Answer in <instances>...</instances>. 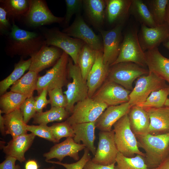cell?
<instances>
[{"label":"cell","mask_w":169,"mask_h":169,"mask_svg":"<svg viewBox=\"0 0 169 169\" xmlns=\"http://www.w3.org/2000/svg\"><path fill=\"white\" fill-rule=\"evenodd\" d=\"M115 163L108 165H103L95 163L90 159L86 163L83 169H116Z\"/></svg>","instance_id":"obj_48"},{"label":"cell","mask_w":169,"mask_h":169,"mask_svg":"<svg viewBox=\"0 0 169 169\" xmlns=\"http://www.w3.org/2000/svg\"><path fill=\"white\" fill-rule=\"evenodd\" d=\"M38 73L29 70L10 88V90L26 96H33L36 90Z\"/></svg>","instance_id":"obj_29"},{"label":"cell","mask_w":169,"mask_h":169,"mask_svg":"<svg viewBox=\"0 0 169 169\" xmlns=\"http://www.w3.org/2000/svg\"><path fill=\"white\" fill-rule=\"evenodd\" d=\"M29 7L23 17L26 24L36 27L53 23L63 22L64 17L54 16L48 7L45 1L42 0H28Z\"/></svg>","instance_id":"obj_11"},{"label":"cell","mask_w":169,"mask_h":169,"mask_svg":"<svg viewBox=\"0 0 169 169\" xmlns=\"http://www.w3.org/2000/svg\"><path fill=\"white\" fill-rule=\"evenodd\" d=\"M69 56L63 51L53 67L43 75L38 77L36 90L38 95L44 90L48 91L56 88H62L66 84Z\"/></svg>","instance_id":"obj_6"},{"label":"cell","mask_w":169,"mask_h":169,"mask_svg":"<svg viewBox=\"0 0 169 169\" xmlns=\"http://www.w3.org/2000/svg\"><path fill=\"white\" fill-rule=\"evenodd\" d=\"M168 85L166 81L153 73L149 72L139 77L129 95V103L133 106L144 102L153 92Z\"/></svg>","instance_id":"obj_10"},{"label":"cell","mask_w":169,"mask_h":169,"mask_svg":"<svg viewBox=\"0 0 169 169\" xmlns=\"http://www.w3.org/2000/svg\"><path fill=\"white\" fill-rule=\"evenodd\" d=\"M126 62H133L144 68L147 66L145 52L140 44L136 30H131L125 34L119 56L112 65Z\"/></svg>","instance_id":"obj_8"},{"label":"cell","mask_w":169,"mask_h":169,"mask_svg":"<svg viewBox=\"0 0 169 169\" xmlns=\"http://www.w3.org/2000/svg\"><path fill=\"white\" fill-rule=\"evenodd\" d=\"M129 14L133 16L141 24L151 28L157 25L143 1L132 0Z\"/></svg>","instance_id":"obj_31"},{"label":"cell","mask_w":169,"mask_h":169,"mask_svg":"<svg viewBox=\"0 0 169 169\" xmlns=\"http://www.w3.org/2000/svg\"><path fill=\"white\" fill-rule=\"evenodd\" d=\"M166 22L169 26V0L167 6L166 14ZM169 40V37L168 38Z\"/></svg>","instance_id":"obj_52"},{"label":"cell","mask_w":169,"mask_h":169,"mask_svg":"<svg viewBox=\"0 0 169 169\" xmlns=\"http://www.w3.org/2000/svg\"><path fill=\"white\" fill-rule=\"evenodd\" d=\"M110 66L103 63V51H97L95 62L86 80L88 97L91 98L106 79Z\"/></svg>","instance_id":"obj_19"},{"label":"cell","mask_w":169,"mask_h":169,"mask_svg":"<svg viewBox=\"0 0 169 169\" xmlns=\"http://www.w3.org/2000/svg\"><path fill=\"white\" fill-rule=\"evenodd\" d=\"M150 119L148 133L156 135L169 132V107L145 109Z\"/></svg>","instance_id":"obj_23"},{"label":"cell","mask_w":169,"mask_h":169,"mask_svg":"<svg viewBox=\"0 0 169 169\" xmlns=\"http://www.w3.org/2000/svg\"><path fill=\"white\" fill-rule=\"evenodd\" d=\"M137 36L140 44L145 52L158 48L161 43L168 39L169 26L166 22L152 28L141 24Z\"/></svg>","instance_id":"obj_16"},{"label":"cell","mask_w":169,"mask_h":169,"mask_svg":"<svg viewBox=\"0 0 169 169\" xmlns=\"http://www.w3.org/2000/svg\"><path fill=\"white\" fill-rule=\"evenodd\" d=\"M35 136L33 133H27L16 137L3 146V152L7 156L15 158L20 163L26 161L25 153L31 146Z\"/></svg>","instance_id":"obj_21"},{"label":"cell","mask_w":169,"mask_h":169,"mask_svg":"<svg viewBox=\"0 0 169 169\" xmlns=\"http://www.w3.org/2000/svg\"><path fill=\"white\" fill-rule=\"evenodd\" d=\"M145 54L149 71L169 83V59L163 56L158 48L146 51Z\"/></svg>","instance_id":"obj_22"},{"label":"cell","mask_w":169,"mask_h":169,"mask_svg":"<svg viewBox=\"0 0 169 169\" xmlns=\"http://www.w3.org/2000/svg\"><path fill=\"white\" fill-rule=\"evenodd\" d=\"M2 112L0 110V132L2 135L5 136L6 135L5 129V120L3 116L2 115Z\"/></svg>","instance_id":"obj_51"},{"label":"cell","mask_w":169,"mask_h":169,"mask_svg":"<svg viewBox=\"0 0 169 169\" xmlns=\"http://www.w3.org/2000/svg\"><path fill=\"white\" fill-rule=\"evenodd\" d=\"M132 0H106L105 18L110 24H123L129 14Z\"/></svg>","instance_id":"obj_24"},{"label":"cell","mask_w":169,"mask_h":169,"mask_svg":"<svg viewBox=\"0 0 169 169\" xmlns=\"http://www.w3.org/2000/svg\"><path fill=\"white\" fill-rule=\"evenodd\" d=\"M70 113L63 108L51 107L45 112L36 113L33 118V123L39 125H46L54 121H61L67 119Z\"/></svg>","instance_id":"obj_33"},{"label":"cell","mask_w":169,"mask_h":169,"mask_svg":"<svg viewBox=\"0 0 169 169\" xmlns=\"http://www.w3.org/2000/svg\"><path fill=\"white\" fill-rule=\"evenodd\" d=\"M0 6L5 10L8 18L13 22L24 17L29 7L28 0H1Z\"/></svg>","instance_id":"obj_30"},{"label":"cell","mask_w":169,"mask_h":169,"mask_svg":"<svg viewBox=\"0 0 169 169\" xmlns=\"http://www.w3.org/2000/svg\"><path fill=\"white\" fill-rule=\"evenodd\" d=\"M17 160L14 157L7 156L5 160L0 164V169H21L19 165L16 164Z\"/></svg>","instance_id":"obj_47"},{"label":"cell","mask_w":169,"mask_h":169,"mask_svg":"<svg viewBox=\"0 0 169 169\" xmlns=\"http://www.w3.org/2000/svg\"><path fill=\"white\" fill-rule=\"evenodd\" d=\"M26 129L35 136L44 138L53 143H57L54 138L49 126L46 125H27Z\"/></svg>","instance_id":"obj_41"},{"label":"cell","mask_w":169,"mask_h":169,"mask_svg":"<svg viewBox=\"0 0 169 169\" xmlns=\"http://www.w3.org/2000/svg\"><path fill=\"white\" fill-rule=\"evenodd\" d=\"M12 26L8 18L7 13L2 7H0V32L1 35H7L11 31Z\"/></svg>","instance_id":"obj_45"},{"label":"cell","mask_w":169,"mask_h":169,"mask_svg":"<svg viewBox=\"0 0 169 169\" xmlns=\"http://www.w3.org/2000/svg\"><path fill=\"white\" fill-rule=\"evenodd\" d=\"M142 156L137 154L133 157H126L119 152L115 161L116 169H149Z\"/></svg>","instance_id":"obj_36"},{"label":"cell","mask_w":169,"mask_h":169,"mask_svg":"<svg viewBox=\"0 0 169 169\" xmlns=\"http://www.w3.org/2000/svg\"><path fill=\"white\" fill-rule=\"evenodd\" d=\"M97 51L85 43L79 55L78 64L83 79L86 81L95 62Z\"/></svg>","instance_id":"obj_34"},{"label":"cell","mask_w":169,"mask_h":169,"mask_svg":"<svg viewBox=\"0 0 169 169\" xmlns=\"http://www.w3.org/2000/svg\"><path fill=\"white\" fill-rule=\"evenodd\" d=\"M108 107L105 103L88 97L75 104L71 115L65 121L71 125L95 121Z\"/></svg>","instance_id":"obj_9"},{"label":"cell","mask_w":169,"mask_h":169,"mask_svg":"<svg viewBox=\"0 0 169 169\" xmlns=\"http://www.w3.org/2000/svg\"><path fill=\"white\" fill-rule=\"evenodd\" d=\"M165 106L169 107V97L167 99L165 104Z\"/></svg>","instance_id":"obj_54"},{"label":"cell","mask_w":169,"mask_h":169,"mask_svg":"<svg viewBox=\"0 0 169 169\" xmlns=\"http://www.w3.org/2000/svg\"><path fill=\"white\" fill-rule=\"evenodd\" d=\"M48 93V91L44 90L35 98V105L37 113L43 112V109L48 104L50 103V100L47 98Z\"/></svg>","instance_id":"obj_46"},{"label":"cell","mask_w":169,"mask_h":169,"mask_svg":"<svg viewBox=\"0 0 169 169\" xmlns=\"http://www.w3.org/2000/svg\"><path fill=\"white\" fill-rule=\"evenodd\" d=\"M139 147L145 152L148 166L157 167L169 155V132L136 136Z\"/></svg>","instance_id":"obj_2"},{"label":"cell","mask_w":169,"mask_h":169,"mask_svg":"<svg viewBox=\"0 0 169 169\" xmlns=\"http://www.w3.org/2000/svg\"><path fill=\"white\" fill-rule=\"evenodd\" d=\"M63 51L59 48L44 44L30 58L31 64L29 70L38 73L54 66L62 55Z\"/></svg>","instance_id":"obj_17"},{"label":"cell","mask_w":169,"mask_h":169,"mask_svg":"<svg viewBox=\"0 0 169 169\" xmlns=\"http://www.w3.org/2000/svg\"><path fill=\"white\" fill-rule=\"evenodd\" d=\"M153 169H169V155L159 165Z\"/></svg>","instance_id":"obj_50"},{"label":"cell","mask_w":169,"mask_h":169,"mask_svg":"<svg viewBox=\"0 0 169 169\" xmlns=\"http://www.w3.org/2000/svg\"><path fill=\"white\" fill-rule=\"evenodd\" d=\"M27 97L22 94L10 91L1 95L0 98V110L5 114L20 108Z\"/></svg>","instance_id":"obj_35"},{"label":"cell","mask_w":169,"mask_h":169,"mask_svg":"<svg viewBox=\"0 0 169 169\" xmlns=\"http://www.w3.org/2000/svg\"><path fill=\"white\" fill-rule=\"evenodd\" d=\"M169 0H148L144 1L157 25L166 22L167 6Z\"/></svg>","instance_id":"obj_38"},{"label":"cell","mask_w":169,"mask_h":169,"mask_svg":"<svg viewBox=\"0 0 169 169\" xmlns=\"http://www.w3.org/2000/svg\"><path fill=\"white\" fill-rule=\"evenodd\" d=\"M114 132L101 131L99 133V142L96 153L91 159L94 162L103 165H108L116 162L119 152L114 138Z\"/></svg>","instance_id":"obj_15"},{"label":"cell","mask_w":169,"mask_h":169,"mask_svg":"<svg viewBox=\"0 0 169 169\" xmlns=\"http://www.w3.org/2000/svg\"><path fill=\"white\" fill-rule=\"evenodd\" d=\"M67 71L68 76L72 81L67 84V89L63 92L67 100L65 109L70 114L76 104L88 97V88L79 65L75 64L71 58H69Z\"/></svg>","instance_id":"obj_4"},{"label":"cell","mask_w":169,"mask_h":169,"mask_svg":"<svg viewBox=\"0 0 169 169\" xmlns=\"http://www.w3.org/2000/svg\"><path fill=\"white\" fill-rule=\"evenodd\" d=\"M49 128L54 138L57 143L63 138H73L75 136L72 126L66 121L54 124L49 126Z\"/></svg>","instance_id":"obj_39"},{"label":"cell","mask_w":169,"mask_h":169,"mask_svg":"<svg viewBox=\"0 0 169 169\" xmlns=\"http://www.w3.org/2000/svg\"><path fill=\"white\" fill-rule=\"evenodd\" d=\"M62 32L70 37L82 40L96 51H103L102 41L86 23L80 13L76 15L72 24Z\"/></svg>","instance_id":"obj_13"},{"label":"cell","mask_w":169,"mask_h":169,"mask_svg":"<svg viewBox=\"0 0 169 169\" xmlns=\"http://www.w3.org/2000/svg\"><path fill=\"white\" fill-rule=\"evenodd\" d=\"M164 46L169 50V40H168L163 43Z\"/></svg>","instance_id":"obj_53"},{"label":"cell","mask_w":169,"mask_h":169,"mask_svg":"<svg viewBox=\"0 0 169 169\" xmlns=\"http://www.w3.org/2000/svg\"><path fill=\"white\" fill-rule=\"evenodd\" d=\"M25 169H38V166L37 161L34 160H29L25 164Z\"/></svg>","instance_id":"obj_49"},{"label":"cell","mask_w":169,"mask_h":169,"mask_svg":"<svg viewBox=\"0 0 169 169\" xmlns=\"http://www.w3.org/2000/svg\"><path fill=\"white\" fill-rule=\"evenodd\" d=\"M123 24L117 25L112 29L98 30L102 38L104 63L110 66L116 61L120 50Z\"/></svg>","instance_id":"obj_14"},{"label":"cell","mask_w":169,"mask_h":169,"mask_svg":"<svg viewBox=\"0 0 169 169\" xmlns=\"http://www.w3.org/2000/svg\"><path fill=\"white\" fill-rule=\"evenodd\" d=\"M31 60L30 58L24 60L21 57L19 61L14 66L12 72L6 78L0 82V95L5 93L7 90L18 80L24 72L29 69Z\"/></svg>","instance_id":"obj_32"},{"label":"cell","mask_w":169,"mask_h":169,"mask_svg":"<svg viewBox=\"0 0 169 169\" xmlns=\"http://www.w3.org/2000/svg\"><path fill=\"white\" fill-rule=\"evenodd\" d=\"M5 120L6 135H10L12 138L26 134L27 124L24 121L20 109L3 116Z\"/></svg>","instance_id":"obj_28"},{"label":"cell","mask_w":169,"mask_h":169,"mask_svg":"<svg viewBox=\"0 0 169 169\" xmlns=\"http://www.w3.org/2000/svg\"><path fill=\"white\" fill-rule=\"evenodd\" d=\"M83 7L87 17L98 30L101 29L105 18L106 0H83Z\"/></svg>","instance_id":"obj_27"},{"label":"cell","mask_w":169,"mask_h":169,"mask_svg":"<svg viewBox=\"0 0 169 169\" xmlns=\"http://www.w3.org/2000/svg\"><path fill=\"white\" fill-rule=\"evenodd\" d=\"M114 140L119 151L127 157L135 154L145 157V154L139 148L137 140L130 125L128 114H126L113 125Z\"/></svg>","instance_id":"obj_3"},{"label":"cell","mask_w":169,"mask_h":169,"mask_svg":"<svg viewBox=\"0 0 169 169\" xmlns=\"http://www.w3.org/2000/svg\"><path fill=\"white\" fill-rule=\"evenodd\" d=\"M51 107L63 108L65 109L67 104L66 95L62 88H56L48 91Z\"/></svg>","instance_id":"obj_40"},{"label":"cell","mask_w":169,"mask_h":169,"mask_svg":"<svg viewBox=\"0 0 169 169\" xmlns=\"http://www.w3.org/2000/svg\"><path fill=\"white\" fill-rule=\"evenodd\" d=\"M131 107L129 102L108 106L96 121V128L101 131H111L114 125L128 114Z\"/></svg>","instance_id":"obj_20"},{"label":"cell","mask_w":169,"mask_h":169,"mask_svg":"<svg viewBox=\"0 0 169 169\" xmlns=\"http://www.w3.org/2000/svg\"><path fill=\"white\" fill-rule=\"evenodd\" d=\"M35 102V99L33 96L27 98L20 107L24 121L27 124L31 118H33L37 113Z\"/></svg>","instance_id":"obj_43"},{"label":"cell","mask_w":169,"mask_h":169,"mask_svg":"<svg viewBox=\"0 0 169 169\" xmlns=\"http://www.w3.org/2000/svg\"><path fill=\"white\" fill-rule=\"evenodd\" d=\"M7 36L6 51L12 56L18 55L23 58L31 57L46 44L43 35L22 29L14 22Z\"/></svg>","instance_id":"obj_1"},{"label":"cell","mask_w":169,"mask_h":169,"mask_svg":"<svg viewBox=\"0 0 169 169\" xmlns=\"http://www.w3.org/2000/svg\"><path fill=\"white\" fill-rule=\"evenodd\" d=\"M66 13L63 22L64 25H67L73 16L80 13L83 7V0H65Z\"/></svg>","instance_id":"obj_42"},{"label":"cell","mask_w":169,"mask_h":169,"mask_svg":"<svg viewBox=\"0 0 169 169\" xmlns=\"http://www.w3.org/2000/svg\"><path fill=\"white\" fill-rule=\"evenodd\" d=\"M89 151V150L85 147L84 149V153L83 156L80 159L74 163L68 164L63 163L59 161L50 160L46 162L62 166L66 169H83L86 163L91 159V156Z\"/></svg>","instance_id":"obj_44"},{"label":"cell","mask_w":169,"mask_h":169,"mask_svg":"<svg viewBox=\"0 0 169 169\" xmlns=\"http://www.w3.org/2000/svg\"><path fill=\"white\" fill-rule=\"evenodd\" d=\"M131 91L107 79L91 98L108 106L128 102Z\"/></svg>","instance_id":"obj_12"},{"label":"cell","mask_w":169,"mask_h":169,"mask_svg":"<svg viewBox=\"0 0 169 169\" xmlns=\"http://www.w3.org/2000/svg\"><path fill=\"white\" fill-rule=\"evenodd\" d=\"M95 122L75 124L71 125L75 135L73 138L74 141L79 144L82 141L85 147L94 156L96 151L94 145Z\"/></svg>","instance_id":"obj_25"},{"label":"cell","mask_w":169,"mask_h":169,"mask_svg":"<svg viewBox=\"0 0 169 169\" xmlns=\"http://www.w3.org/2000/svg\"><path fill=\"white\" fill-rule=\"evenodd\" d=\"M149 73L148 69L135 63H120L110 66L107 79L131 91L134 80Z\"/></svg>","instance_id":"obj_7"},{"label":"cell","mask_w":169,"mask_h":169,"mask_svg":"<svg viewBox=\"0 0 169 169\" xmlns=\"http://www.w3.org/2000/svg\"><path fill=\"white\" fill-rule=\"evenodd\" d=\"M85 148L83 144L76 143L73 137H69L63 142L53 146L49 151L43 154V156L45 158L46 161L56 158L61 162L67 156L78 161L79 152Z\"/></svg>","instance_id":"obj_18"},{"label":"cell","mask_w":169,"mask_h":169,"mask_svg":"<svg viewBox=\"0 0 169 169\" xmlns=\"http://www.w3.org/2000/svg\"><path fill=\"white\" fill-rule=\"evenodd\" d=\"M131 128L136 136L148 133L150 119L146 111L135 105L132 106L128 113Z\"/></svg>","instance_id":"obj_26"},{"label":"cell","mask_w":169,"mask_h":169,"mask_svg":"<svg viewBox=\"0 0 169 169\" xmlns=\"http://www.w3.org/2000/svg\"><path fill=\"white\" fill-rule=\"evenodd\" d=\"M55 167L54 166H52L51 167H47V168H45L43 169H54Z\"/></svg>","instance_id":"obj_55"},{"label":"cell","mask_w":169,"mask_h":169,"mask_svg":"<svg viewBox=\"0 0 169 169\" xmlns=\"http://www.w3.org/2000/svg\"><path fill=\"white\" fill-rule=\"evenodd\" d=\"M46 45L59 48L70 57L78 64L79 54L85 44L82 40L71 37L56 28H46L43 31Z\"/></svg>","instance_id":"obj_5"},{"label":"cell","mask_w":169,"mask_h":169,"mask_svg":"<svg viewBox=\"0 0 169 169\" xmlns=\"http://www.w3.org/2000/svg\"><path fill=\"white\" fill-rule=\"evenodd\" d=\"M169 95V86L152 92L144 102L136 105L144 109L158 108L165 106Z\"/></svg>","instance_id":"obj_37"}]
</instances>
